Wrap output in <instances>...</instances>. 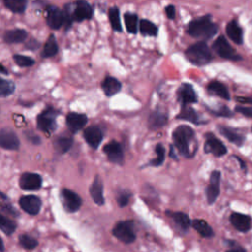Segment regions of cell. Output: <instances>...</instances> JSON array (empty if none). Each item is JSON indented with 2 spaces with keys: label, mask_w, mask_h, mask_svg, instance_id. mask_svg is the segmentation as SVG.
Wrapping results in <instances>:
<instances>
[{
  "label": "cell",
  "mask_w": 252,
  "mask_h": 252,
  "mask_svg": "<svg viewBox=\"0 0 252 252\" xmlns=\"http://www.w3.org/2000/svg\"><path fill=\"white\" fill-rule=\"evenodd\" d=\"M173 145L180 155L190 158L197 152L198 144L195 136V131L187 125H179L172 132Z\"/></svg>",
  "instance_id": "cell-1"
},
{
  "label": "cell",
  "mask_w": 252,
  "mask_h": 252,
  "mask_svg": "<svg viewBox=\"0 0 252 252\" xmlns=\"http://www.w3.org/2000/svg\"><path fill=\"white\" fill-rule=\"evenodd\" d=\"M186 32L195 38L210 39L218 32V26L212 22L211 15H205L191 21L187 26Z\"/></svg>",
  "instance_id": "cell-2"
},
{
  "label": "cell",
  "mask_w": 252,
  "mask_h": 252,
  "mask_svg": "<svg viewBox=\"0 0 252 252\" xmlns=\"http://www.w3.org/2000/svg\"><path fill=\"white\" fill-rule=\"evenodd\" d=\"M64 14V26L69 29L73 21L82 22L84 20H89L93 16V8L87 1H77L75 3L66 4L63 8Z\"/></svg>",
  "instance_id": "cell-3"
},
{
  "label": "cell",
  "mask_w": 252,
  "mask_h": 252,
  "mask_svg": "<svg viewBox=\"0 0 252 252\" xmlns=\"http://www.w3.org/2000/svg\"><path fill=\"white\" fill-rule=\"evenodd\" d=\"M185 56L188 61L197 66L206 65L213 59L212 52L205 41H199L190 45L185 50Z\"/></svg>",
  "instance_id": "cell-4"
},
{
  "label": "cell",
  "mask_w": 252,
  "mask_h": 252,
  "mask_svg": "<svg viewBox=\"0 0 252 252\" xmlns=\"http://www.w3.org/2000/svg\"><path fill=\"white\" fill-rule=\"evenodd\" d=\"M112 234L118 240L125 244L133 243L136 240V231L134 221L129 220H120L112 228Z\"/></svg>",
  "instance_id": "cell-5"
},
{
  "label": "cell",
  "mask_w": 252,
  "mask_h": 252,
  "mask_svg": "<svg viewBox=\"0 0 252 252\" xmlns=\"http://www.w3.org/2000/svg\"><path fill=\"white\" fill-rule=\"evenodd\" d=\"M213 50L221 58L237 61L241 59V56L235 51V49L229 44L224 35H220L212 44Z\"/></svg>",
  "instance_id": "cell-6"
},
{
  "label": "cell",
  "mask_w": 252,
  "mask_h": 252,
  "mask_svg": "<svg viewBox=\"0 0 252 252\" xmlns=\"http://www.w3.org/2000/svg\"><path fill=\"white\" fill-rule=\"evenodd\" d=\"M58 112L54 108L48 106L37 115L36 124L40 131L51 133L56 128V116Z\"/></svg>",
  "instance_id": "cell-7"
},
{
  "label": "cell",
  "mask_w": 252,
  "mask_h": 252,
  "mask_svg": "<svg viewBox=\"0 0 252 252\" xmlns=\"http://www.w3.org/2000/svg\"><path fill=\"white\" fill-rule=\"evenodd\" d=\"M60 198L64 209L69 213L77 212L82 206L81 197L70 189L62 188L60 191Z\"/></svg>",
  "instance_id": "cell-8"
},
{
  "label": "cell",
  "mask_w": 252,
  "mask_h": 252,
  "mask_svg": "<svg viewBox=\"0 0 252 252\" xmlns=\"http://www.w3.org/2000/svg\"><path fill=\"white\" fill-rule=\"evenodd\" d=\"M205 138L206 142L204 145V152L206 154H212L215 157H222L227 153L225 145L214 134L207 133Z\"/></svg>",
  "instance_id": "cell-9"
},
{
  "label": "cell",
  "mask_w": 252,
  "mask_h": 252,
  "mask_svg": "<svg viewBox=\"0 0 252 252\" xmlns=\"http://www.w3.org/2000/svg\"><path fill=\"white\" fill-rule=\"evenodd\" d=\"M19 185L23 190L35 191L42 185V178L34 172H24L19 180Z\"/></svg>",
  "instance_id": "cell-10"
},
{
  "label": "cell",
  "mask_w": 252,
  "mask_h": 252,
  "mask_svg": "<svg viewBox=\"0 0 252 252\" xmlns=\"http://www.w3.org/2000/svg\"><path fill=\"white\" fill-rule=\"evenodd\" d=\"M46 23L52 30L60 29L65 22L63 11L54 5H49L45 9Z\"/></svg>",
  "instance_id": "cell-11"
},
{
  "label": "cell",
  "mask_w": 252,
  "mask_h": 252,
  "mask_svg": "<svg viewBox=\"0 0 252 252\" xmlns=\"http://www.w3.org/2000/svg\"><path fill=\"white\" fill-rule=\"evenodd\" d=\"M177 99L181 103V106L189 105L190 103H195L198 100L197 94L191 84L183 83L179 86L177 90Z\"/></svg>",
  "instance_id": "cell-12"
},
{
  "label": "cell",
  "mask_w": 252,
  "mask_h": 252,
  "mask_svg": "<svg viewBox=\"0 0 252 252\" xmlns=\"http://www.w3.org/2000/svg\"><path fill=\"white\" fill-rule=\"evenodd\" d=\"M220 171L214 170L210 175V183L206 188V197L210 205L214 204L220 195Z\"/></svg>",
  "instance_id": "cell-13"
},
{
  "label": "cell",
  "mask_w": 252,
  "mask_h": 252,
  "mask_svg": "<svg viewBox=\"0 0 252 252\" xmlns=\"http://www.w3.org/2000/svg\"><path fill=\"white\" fill-rule=\"evenodd\" d=\"M103 153L107 156V158L109 161L116 163V164H122L124 160V153L121 145L116 141H111L103 146Z\"/></svg>",
  "instance_id": "cell-14"
},
{
  "label": "cell",
  "mask_w": 252,
  "mask_h": 252,
  "mask_svg": "<svg viewBox=\"0 0 252 252\" xmlns=\"http://www.w3.org/2000/svg\"><path fill=\"white\" fill-rule=\"evenodd\" d=\"M19 205L27 214L35 216L41 209V200L35 195H26L20 198Z\"/></svg>",
  "instance_id": "cell-15"
},
{
  "label": "cell",
  "mask_w": 252,
  "mask_h": 252,
  "mask_svg": "<svg viewBox=\"0 0 252 252\" xmlns=\"http://www.w3.org/2000/svg\"><path fill=\"white\" fill-rule=\"evenodd\" d=\"M0 146L6 150H17L20 141L15 132L8 128H2L0 131Z\"/></svg>",
  "instance_id": "cell-16"
},
{
  "label": "cell",
  "mask_w": 252,
  "mask_h": 252,
  "mask_svg": "<svg viewBox=\"0 0 252 252\" xmlns=\"http://www.w3.org/2000/svg\"><path fill=\"white\" fill-rule=\"evenodd\" d=\"M230 223L240 232H247L252 226V219L248 215L241 213H232L229 217Z\"/></svg>",
  "instance_id": "cell-17"
},
{
  "label": "cell",
  "mask_w": 252,
  "mask_h": 252,
  "mask_svg": "<svg viewBox=\"0 0 252 252\" xmlns=\"http://www.w3.org/2000/svg\"><path fill=\"white\" fill-rule=\"evenodd\" d=\"M83 136L86 142L88 143V145L93 149H97V147L100 145L103 138V134L100 128L94 125H92L86 128L84 130Z\"/></svg>",
  "instance_id": "cell-18"
},
{
  "label": "cell",
  "mask_w": 252,
  "mask_h": 252,
  "mask_svg": "<svg viewBox=\"0 0 252 252\" xmlns=\"http://www.w3.org/2000/svg\"><path fill=\"white\" fill-rule=\"evenodd\" d=\"M90 195L93 201L98 205L102 206L104 204V197H103V183L98 174H96L94 178L92 185L90 186Z\"/></svg>",
  "instance_id": "cell-19"
},
{
  "label": "cell",
  "mask_w": 252,
  "mask_h": 252,
  "mask_svg": "<svg viewBox=\"0 0 252 252\" xmlns=\"http://www.w3.org/2000/svg\"><path fill=\"white\" fill-rule=\"evenodd\" d=\"M87 122L88 117L83 113L69 112L66 116V124L73 133H76L77 131L82 129Z\"/></svg>",
  "instance_id": "cell-20"
},
{
  "label": "cell",
  "mask_w": 252,
  "mask_h": 252,
  "mask_svg": "<svg viewBox=\"0 0 252 252\" xmlns=\"http://www.w3.org/2000/svg\"><path fill=\"white\" fill-rule=\"evenodd\" d=\"M225 32L229 39H231L235 44L240 45L243 43V30L236 20H231L227 23Z\"/></svg>",
  "instance_id": "cell-21"
},
{
  "label": "cell",
  "mask_w": 252,
  "mask_h": 252,
  "mask_svg": "<svg viewBox=\"0 0 252 252\" xmlns=\"http://www.w3.org/2000/svg\"><path fill=\"white\" fill-rule=\"evenodd\" d=\"M218 130L220 134H221L225 139H227L230 143L240 147L244 144L245 142V136L242 135L241 133L236 132L234 129H231L226 126H219Z\"/></svg>",
  "instance_id": "cell-22"
},
{
  "label": "cell",
  "mask_w": 252,
  "mask_h": 252,
  "mask_svg": "<svg viewBox=\"0 0 252 252\" xmlns=\"http://www.w3.org/2000/svg\"><path fill=\"white\" fill-rule=\"evenodd\" d=\"M165 214L169 216L174 223L182 230V231H187L189 227L192 225V221L189 218V216L183 212H170L166 211Z\"/></svg>",
  "instance_id": "cell-23"
},
{
  "label": "cell",
  "mask_w": 252,
  "mask_h": 252,
  "mask_svg": "<svg viewBox=\"0 0 252 252\" xmlns=\"http://www.w3.org/2000/svg\"><path fill=\"white\" fill-rule=\"evenodd\" d=\"M207 91L211 95H216V96H219L225 100L230 99V94H229L227 88L225 87V85H223L222 83H220L219 81L210 82L207 87Z\"/></svg>",
  "instance_id": "cell-24"
},
{
  "label": "cell",
  "mask_w": 252,
  "mask_h": 252,
  "mask_svg": "<svg viewBox=\"0 0 252 252\" xmlns=\"http://www.w3.org/2000/svg\"><path fill=\"white\" fill-rule=\"evenodd\" d=\"M166 123H167V115L160 110H155L149 115L148 126L152 130H157L158 128H161Z\"/></svg>",
  "instance_id": "cell-25"
},
{
  "label": "cell",
  "mask_w": 252,
  "mask_h": 252,
  "mask_svg": "<svg viewBox=\"0 0 252 252\" xmlns=\"http://www.w3.org/2000/svg\"><path fill=\"white\" fill-rule=\"evenodd\" d=\"M28 32L23 29H13L6 31L3 34V39L6 43H20L26 40Z\"/></svg>",
  "instance_id": "cell-26"
},
{
  "label": "cell",
  "mask_w": 252,
  "mask_h": 252,
  "mask_svg": "<svg viewBox=\"0 0 252 252\" xmlns=\"http://www.w3.org/2000/svg\"><path fill=\"white\" fill-rule=\"evenodd\" d=\"M176 118L177 119H181V120H186V121L192 122L194 124H201V123H203L199 113L194 108L190 107L189 105L181 106V109H180L179 113L177 114Z\"/></svg>",
  "instance_id": "cell-27"
},
{
  "label": "cell",
  "mask_w": 252,
  "mask_h": 252,
  "mask_svg": "<svg viewBox=\"0 0 252 252\" xmlns=\"http://www.w3.org/2000/svg\"><path fill=\"white\" fill-rule=\"evenodd\" d=\"M101 89L106 96H112L121 90V83L114 77L108 76L102 81Z\"/></svg>",
  "instance_id": "cell-28"
},
{
  "label": "cell",
  "mask_w": 252,
  "mask_h": 252,
  "mask_svg": "<svg viewBox=\"0 0 252 252\" xmlns=\"http://www.w3.org/2000/svg\"><path fill=\"white\" fill-rule=\"evenodd\" d=\"M192 227L202 236L205 238H210L214 236V230L211 225L204 220L195 219L192 220Z\"/></svg>",
  "instance_id": "cell-29"
},
{
  "label": "cell",
  "mask_w": 252,
  "mask_h": 252,
  "mask_svg": "<svg viewBox=\"0 0 252 252\" xmlns=\"http://www.w3.org/2000/svg\"><path fill=\"white\" fill-rule=\"evenodd\" d=\"M72 145H73V139L70 137H65V136L57 137L53 142L54 149L59 154L67 153L71 149Z\"/></svg>",
  "instance_id": "cell-30"
},
{
  "label": "cell",
  "mask_w": 252,
  "mask_h": 252,
  "mask_svg": "<svg viewBox=\"0 0 252 252\" xmlns=\"http://www.w3.org/2000/svg\"><path fill=\"white\" fill-rule=\"evenodd\" d=\"M57 52H58V45L56 42V38L53 34H50L43 46L41 56L42 57H52Z\"/></svg>",
  "instance_id": "cell-31"
},
{
  "label": "cell",
  "mask_w": 252,
  "mask_h": 252,
  "mask_svg": "<svg viewBox=\"0 0 252 252\" xmlns=\"http://www.w3.org/2000/svg\"><path fill=\"white\" fill-rule=\"evenodd\" d=\"M140 32L143 35H149V36H157L158 35V27L151 21L147 19H142L140 21Z\"/></svg>",
  "instance_id": "cell-32"
},
{
  "label": "cell",
  "mask_w": 252,
  "mask_h": 252,
  "mask_svg": "<svg viewBox=\"0 0 252 252\" xmlns=\"http://www.w3.org/2000/svg\"><path fill=\"white\" fill-rule=\"evenodd\" d=\"M0 228L6 235H11L15 232L17 228V223L11 220L10 218L6 217L5 215L1 214L0 216Z\"/></svg>",
  "instance_id": "cell-33"
},
{
  "label": "cell",
  "mask_w": 252,
  "mask_h": 252,
  "mask_svg": "<svg viewBox=\"0 0 252 252\" xmlns=\"http://www.w3.org/2000/svg\"><path fill=\"white\" fill-rule=\"evenodd\" d=\"M124 22L126 30L130 33H136L138 30V16L135 13L127 12L124 14Z\"/></svg>",
  "instance_id": "cell-34"
},
{
  "label": "cell",
  "mask_w": 252,
  "mask_h": 252,
  "mask_svg": "<svg viewBox=\"0 0 252 252\" xmlns=\"http://www.w3.org/2000/svg\"><path fill=\"white\" fill-rule=\"evenodd\" d=\"M108 18H109V22L111 24V27L114 31L116 32H121L122 31V27H121V23H120V16H119V9L116 6H113L111 8H109L108 10Z\"/></svg>",
  "instance_id": "cell-35"
},
{
  "label": "cell",
  "mask_w": 252,
  "mask_h": 252,
  "mask_svg": "<svg viewBox=\"0 0 252 252\" xmlns=\"http://www.w3.org/2000/svg\"><path fill=\"white\" fill-rule=\"evenodd\" d=\"M3 4L14 13H24L28 2L26 0H4Z\"/></svg>",
  "instance_id": "cell-36"
},
{
  "label": "cell",
  "mask_w": 252,
  "mask_h": 252,
  "mask_svg": "<svg viewBox=\"0 0 252 252\" xmlns=\"http://www.w3.org/2000/svg\"><path fill=\"white\" fill-rule=\"evenodd\" d=\"M19 243L24 249L27 250L34 249L38 245V241L34 237L26 233H23L19 236Z\"/></svg>",
  "instance_id": "cell-37"
},
{
  "label": "cell",
  "mask_w": 252,
  "mask_h": 252,
  "mask_svg": "<svg viewBox=\"0 0 252 252\" xmlns=\"http://www.w3.org/2000/svg\"><path fill=\"white\" fill-rule=\"evenodd\" d=\"M156 154H157V157L156 158L150 160L149 164L152 165V166H159L160 164H162V162L164 161V158H165V150L163 148V146L161 144H158L156 146Z\"/></svg>",
  "instance_id": "cell-38"
},
{
  "label": "cell",
  "mask_w": 252,
  "mask_h": 252,
  "mask_svg": "<svg viewBox=\"0 0 252 252\" xmlns=\"http://www.w3.org/2000/svg\"><path fill=\"white\" fill-rule=\"evenodd\" d=\"M15 90V85L12 81L1 79L0 80V95L2 97L10 95Z\"/></svg>",
  "instance_id": "cell-39"
},
{
  "label": "cell",
  "mask_w": 252,
  "mask_h": 252,
  "mask_svg": "<svg viewBox=\"0 0 252 252\" xmlns=\"http://www.w3.org/2000/svg\"><path fill=\"white\" fill-rule=\"evenodd\" d=\"M13 59L16 62V64L21 67H30L34 64V59H32L30 56H26V55L14 54Z\"/></svg>",
  "instance_id": "cell-40"
},
{
  "label": "cell",
  "mask_w": 252,
  "mask_h": 252,
  "mask_svg": "<svg viewBox=\"0 0 252 252\" xmlns=\"http://www.w3.org/2000/svg\"><path fill=\"white\" fill-rule=\"evenodd\" d=\"M130 198H131V193L127 190H123V191H120L117 194L116 202H117V204L120 208H123V207H126L128 205V203L130 201Z\"/></svg>",
  "instance_id": "cell-41"
},
{
  "label": "cell",
  "mask_w": 252,
  "mask_h": 252,
  "mask_svg": "<svg viewBox=\"0 0 252 252\" xmlns=\"http://www.w3.org/2000/svg\"><path fill=\"white\" fill-rule=\"evenodd\" d=\"M211 112L217 116H222V117H231L233 115V112L226 105H221L218 109L211 110Z\"/></svg>",
  "instance_id": "cell-42"
},
{
  "label": "cell",
  "mask_w": 252,
  "mask_h": 252,
  "mask_svg": "<svg viewBox=\"0 0 252 252\" xmlns=\"http://www.w3.org/2000/svg\"><path fill=\"white\" fill-rule=\"evenodd\" d=\"M1 211L2 213H7L9 216L12 217H19V212L10 204V203H2L1 204Z\"/></svg>",
  "instance_id": "cell-43"
},
{
  "label": "cell",
  "mask_w": 252,
  "mask_h": 252,
  "mask_svg": "<svg viewBox=\"0 0 252 252\" xmlns=\"http://www.w3.org/2000/svg\"><path fill=\"white\" fill-rule=\"evenodd\" d=\"M234 110L236 112H239L241 113L242 115L246 116V117H249V118H252V107L250 106H243V105H236Z\"/></svg>",
  "instance_id": "cell-44"
},
{
  "label": "cell",
  "mask_w": 252,
  "mask_h": 252,
  "mask_svg": "<svg viewBox=\"0 0 252 252\" xmlns=\"http://www.w3.org/2000/svg\"><path fill=\"white\" fill-rule=\"evenodd\" d=\"M164 11H165V13H166V15H167V18H168V19L172 20V19H174V18H175V7H174V5L169 4V5L165 6Z\"/></svg>",
  "instance_id": "cell-45"
},
{
  "label": "cell",
  "mask_w": 252,
  "mask_h": 252,
  "mask_svg": "<svg viewBox=\"0 0 252 252\" xmlns=\"http://www.w3.org/2000/svg\"><path fill=\"white\" fill-rule=\"evenodd\" d=\"M26 46H27V48H29V49L34 50V49H36V48L39 47V42L36 41L35 39H32V40H30L29 42H27Z\"/></svg>",
  "instance_id": "cell-46"
},
{
  "label": "cell",
  "mask_w": 252,
  "mask_h": 252,
  "mask_svg": "<svg viewBox=\"0 0 252 252\" xmlns=\"http://www.w3.org/2000/svg\"><path fill=\"white\" fill-rule=\"evenodd\" d=\"M236 100L241 103H252V97H236Z\"/></svg>",
  "instance_id": "cell-47"
},
{
  "label": "cell",
  "mask_w": 252,
  "mask_h": 252,
  "mask_svg": "<svg viewBox=\"0 0 252 252\" xmlns=\"http://www.w3.org/2000/svg\"><path fill=\"white\" fill-rule=\"evenodd\" d=\"M226 252H245V249L243 247H232L230 249H228Z\"/></svg>",
  "instance_id": "cell-48"
},
{
  "label": "cell",
  "mask_w": 252,
  "mask_h": 252,
  "mask_svg": "<svg viewBox=\"0 0 252 252\" xmlns=\"http://www.w3.org/2000/svg\"><path fill=\"white\" fill-rule=\"evenodd\" d=\"M169 155H170V157H171L172 158H175V159H176V156H175V154H174V150H173V146H172V145H170V152H169Z\"/></svg>",
  "instance_id": "cell-49"
},
{
  "label": "cell",
  "mask_w": 252,
  "mask_h": 252,
  "mask_svg": "<svg viewBox=\"0 0 252 252\" xmlns=\"http://www.w3.org/2000/svg\"><path fill=\"white\" fill-rule=\"evenodd\" d=\"M1 72H2V73H3V74H8V72H7V71H6V69H5V68H4V66H3V65H2V66H1Z\"/></svg>",
  "instance_id": "cell-50"
},
{
  "label": "cell",
  "mask_w": 252,
  "mask_h": 252,
  "mask_svg": "<svg viewBox=\"0 0 252 252\" xmlns=\"http://www.w3.org/2000/svg\"><path fill=\"white\" fill-rule=\"evenodd\" d=\"M1 252H4V243H3V240H1Z\"/></svg>",
  "instance_id": "cell-51"
},
{
  "label": "cell",
  "mask_w": 252,
  "mask_h": 252,
  "mask_svg": "<svg viewBox=\"0 0 252 252\" xmlns=\"http://www.w3.org/2000/svg\"><path fill=\"white\" fill-rule=\"evenodd\" d=\"M251 131H252V128H251Z\"/></svg>",
  "instance_id": "cell-52"
}]
</instances>
